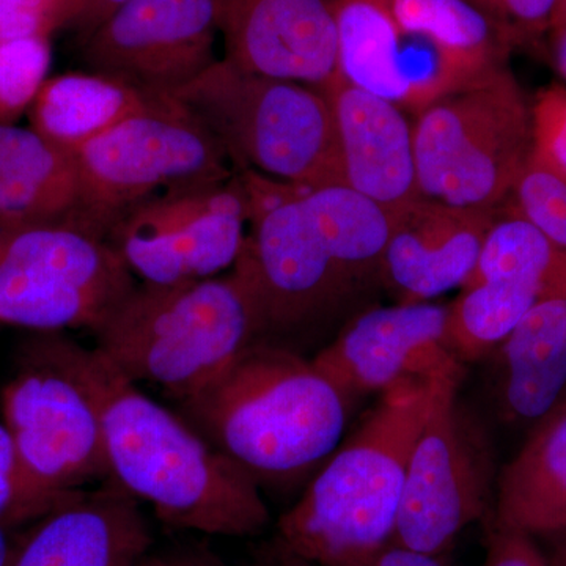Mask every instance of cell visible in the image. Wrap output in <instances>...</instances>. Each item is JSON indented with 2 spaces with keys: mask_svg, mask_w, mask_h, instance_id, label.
Returning a JSON list of instances; mask_svg holds the SVG:
<instances>
[{
  "mask_svg": "<svg viewBox=\"0 0 566 566\" xmlns=\"http://www.w3.org/2000/svg\"><path fill=\"white\" fill-rule=\"evenodd\" d=\"M238 177L251 232L233 273L255 307L260 340L296 349L382 286L394 214L348 186L301 188L255 172Z\"/></svg>",
  "mask_w": 566,
  "mask_h": 566,
  "instance_id": "6da1fadb",
  "label": "cell"
},
{
  "mask_svg": "<svg viewBox=\"0 0 566 566\" xmlns=\"http://www.w3.org/2000/svg\"><path fill=\"white\" fill-rule=\"evenodd\" d=\"M70 354L102 412L111 479L169 526L253 536L271 515L262 491L178 412L137 389L98 349L70 338Z\"/></svg>",
  "mask_w": 566,
  "mask_h": 566,
  "instance_id": "7a4b0ae2",
  "label": "cell"
},
{
  "mask_svg": "<svg viewBox=\"0 0 566 566\" xmlns=\"http://www.w3.org/2000/svg\"><path fill=\"white\" fill-rule=\"evenodd\" d=\"M177 406L178 415L256 485L282 488L333 455L349 405L303 354L256 340Z\"/></svg>",
  "mask_w": 566,
  "mask_h": 566,
  "instance_id": "3957f363",
  "label": "cell"
},
{
  "mask_svg": "<svg viewBox=\"0 0 566 566\" xmlns=\"http://www.w3.org/2000/svg\"><path fill=\"white\" fill-rule=\"evenodd\" d=\"M442 379H405L381 394L283 513V545L312 565L334 566L392 542L409 460Z\"/></svg>",
  "mask_w": 566,
  "mask_h": 566,
  "instance_id": "277c9868",
  "label": "cell"
},
{
  "mask_svg": "<svg viewBox=\"0 0 566 566\" xmlns=\"http://www.w3.org/2000/svg\"><path fill=\"white\" fill-rule=\"evenodd\" d=\"M93 334L122 375L161 387L175 403L260 340L255 307L233 271L175 285L136 283Z\"/></svg>",
  "mask_w": 566,
  "mask_h": 566,
  "instance_id": "5b68a950",
  "label": "cell"
},
{
  "mask_svg": "<svg viewBox=\"0 0 566 566\" xmlns=\"http://www.w3.org/2000/svg\"><path fill=\"white\" fill-rule=\"evenodd\" d=\"M170 98L221 142L237 174L301 188L345 186L333 106L319 88L223 59Z\"/></svg>",
  "mask_w": 566,
  "mask_h": 566,
  "instance_id": "8992f818",
  "label": "cell"
},
{
  "mask_svg": "<svg viewBox=\"0 0 566 566\" xmlns=\"http://www.w3.org/2000/svg\"><path fill=\"white\" fill-rule=\"evenodd\" d=\"M0 409L25 480L52 506L111 479L102 412L62 333H36L22 345Z\"/></svg>",
  "mask_w": 566,
  "mask_h": 566,
  "instance_id": "52a82bcc",
  "label": "cell"
},
{
  "mask_svg": "<svg viewBox=\"0 0 566 566\" xmlns=\"http://www.w3.org/2000/svg\"><path fill=\"white\" fill-rule=\"evenodd\" d=\"M412 126L423 199L504 208L532 153L531 103L509 69L431 104Z\"/></svg>",
  "mask_w": 566,
  "mask_h": 566,
  "instance_id": "ba28073f",
  "label": "cell"
},
{
  "mask_svg": "<svg viewBox=\"0 0 566 566\" xmlns=\"http://www.w3.org/2000/svg\"><path fill=\"white\" fill-rule=\"evenodd\" d=\"M85 229L106 238L134 208L164 193L237 175L221 142L174 98L134 115L73 153Z\"/></svg>",
  "mask_w": 566,
  "mask_h": 566,
  "instance_id": "9c48e42d",
  "label": "cell"
},
{
  "mask_svg": "<svg viewBox=\"0 0 566 566\" xmlns=\"http://www.w3.org/2000/svg\"><path fill=\"white\" fill-rule=\"evenodd\" d=\"M136 283L109 241L91 230L71 223L0 229V323L95 333Z\"/></svg>",
  "mask_w": 566,
  "mask_h": 566,
  "instance_id": "30bf717a",
  "label": "cell"
},
{
  "mask_svg": "<svg viewBox=\"0 0 566 566\" xmlns=\"http://www.w3.org/2000/svg\"><path fill=\"white\" fill-rule=\"evenodd\" d=\"M460 382H439L409 460L392 538L431 556H441L463 528L494 513L493 453L483 428L458 401Z\"/></svg>",
  "mask_w": 566,
  "mask_h": 566,
  "instance_id": "8fae6325",
  "label": "cell"
},
{
  "mask_svg": "<svg viewBox=\"0 0 566 566\" xmlns=\"http://www.w3.org/2000/svg\"><path fill=\"white\" fill-rule=\"evenodd\" d=\"M248 223V197L237 174L139 205L112 227L107 241L140 282L175 285L233 268Z\"/></svg>",
  "mask_w": 566,
  "mask_h": 566,
  "instance_id": "7c38bea8",
  "label": "cell"
},
{
  "mask_svg": "<svg viewBox=\"0 0 566 566\" xmlns=\"http://www.w3.org/2000/svg\"><path fill=\"white\" fill-rule=\"evenodd\" d=\"M219 0H128L84 41L91 73L170 98L214 59Z\"/></svg>",
  "mask_w": 566,
  "mask_h": 566,
  "instance_id": "4fadbf2b",
  "label": "cell"
},
{
  "mask_svg": "<svg viewBox=\"0 0 566 566\" xmlns=\"http://www.w3.org/2000/svg\"><path fill=\"white\" fill-rule=\"evenodd\" d=\"M449 305L368 308L346 324L312 364L344 395L382 394L405 379L461 378L463 363L446 344Z\"/></svg>",
  "mask_w": 566,
  "mask_h": 566,
  "instance_id": "5bb4252c",
  "label": "cell"
},
{
  "mask_svg": "<svg viewBox=\"0 0 566 566\" xmlns=\"http://www.w3.org/2000/svg\"><path fill=\"white\" fill-rule=\"evenodd\" d=\"M227 61L323 91L337 76L334 0H219Z\"/></svg>",
  "mask_w": 566,
  "mask_h": 566,
  "instance_id": "9a60e30c",
  "label": "cell"
},
{
  "mask_svg": "<svg viewBox=\"0 0 566 566\" xmlns=\"http://www.w3.org/2000/svg\"><path fill=\"white\" fill-rule=\"evenodd\" d=\"M497 211L420 197L394 212L382 260V289L398 304H420L463 286L474 273Z\"/></svg>",
  "mask_w": 566,
  "mask_h": 566,
  "instance_id": "2e32d148",
  "label": "cell"
},
{
  "mask_svg": "<svg viewBox=\"0 0 566 566\" xmlns=\"http://www.w3.org/2000/svg\"><path fill=\"white\" fill-rule=\"evenodd\" d=\"M323 92L333 106L345 186L392 214L420 199L408 114L338 73Z\"/></svg>",
  "mask_w": 566,
  "mask_h": 566,
  "instance_id": "e0dca14e",
  "label": "cell"
},
{
  "mask_svg": "<svg viewBox=\"0 0 566 566\" xmlns=\"http://www.w3.org/2000/svg\"><path fill=\"white\" fill-rule=\"evenodd\" d=\"M150 545L137 499L109 479L36 521L10 566H134Z\"/></svg>",
  "mask_w": 566,
  "mask_h": 566,
  "instance_id": "ac0fdd59",
  "label": "cell"
},
{
  "mask_svg": "<svg viewBox=\"0 0 566 566\" xmlns=\"http://www.w3.org/2000/svg\"><path fill=\"white\" fill-rule=\"evenodd\" d=\"M495 395L502 415L542 422L566 389V296L536 303L497 346Z\"/></svg>",
  "mask_w": 566,
  "mask_h": 566,
  "instance_id": "d6986e66",
  "label": "cell"
},
{
  "mask_svg": "<svg viewBox=\"0 0 566 566\" xmlns=\"http://www.w3.org/2000/svg\"><path fill=\"white\" fill-rule=\"evenodd\" d=\"M59 223L85 229L73 156L33 129L0 125V229Z\"/></svg>",
  "mask_w": 566,
  "mask_h": 566,
  "instance_id": "ffe728a7",
  "label": "cell"
},
{
  "mask_svg": "<svg viewBox=\"0 0 566 566\" xmlns=\"http://www.w3.org/2000/svg\"><path fill=\"white\" fill-rule=\"evenodd\" d=\"M493 520L534 538L566 531V400L505 465Z\"/></svg>",
  "mask_w": 566,
  "mask_h": 566,
  "instance_id": "44dd1931",
  "label": "cell"
},
{
  "mask_svg": "<svg viewBox=\"0 0 566 566\" xmlns=\"http://www.w3.org/2000/svg\"><path fill=\"white\" fill-rule=\"evenodd\" d=\"M167 98L145 95L102 74L70 73L48 77L29 109L31 129L73 155L122 122Z\"/></svg>",
  "mask_w": 566,
  "mask_h": 566,
  "instance_id": "7402d4cb",
  "label": "cell"
},
{
  "mask_svg": "<svg viewBox=\"0 0 566 566\" xmlns=\"http://www.w3.org/2000/svg\"><path fill=\"white\" fill-rule=\"evenodd\" d=\"M398 28L438 48L469 87L506 69L513 41L469 0H382Z\"/></svg>",
  "mask_w": 566,
  "mask_h": 566,
  "instance_id": "603a6c76",
  "label": "cell"
},
{
  "mask_svg": "<svg viewBox=\"0 0 566 566\" xmlns=\"http://www.w3.org/2000/svg\"><path fill=\"white\" fill-rule=\"evenodd\" d=\"M337 73L409 115L411 82L403 40L382 0H334Z\"/></svg>",
  "mask_w": 566,
  "mask_h": 566,
  "instance_id": "cb8c5ba5",
  "label": "cell"
},
{
  "mask_svg": "<svg viewBox=\"0 0 566 566\" xmlns=\"http://www.w3.org/2000/svg\"><path fill=\"white\" fill-rule=\"evenodd\" d=\"M50 66V40L0 41V125H14L31 109Z\"/></svg>",
  "mask_w": 566,
  "mask_h": 566,
  "instance_id": "d4e9b609",
  "label": "cell"
},
{
  "mask_svg": "<svg viewBox=\"0 0 566 566\" xmlns=\"http://www.w3.org/2000/svg\"><path fill=\"white\" fill-rule=\"evenodd\" d=\"M505 210L566 249V182L556 175L528 159L506 199Z\"/></svg>",
  "mask_w": 566,
  "mask_h": 566,
  "instance_id": "484cf974",
  "label": "cell"
},
{
  "mask_svg": "<svg viewBox=\"0 0 566 566\" xmlns=\"http://www.w3.org/2000/svg\"><path fill=\"white\" fill-rule=\"evenodd\" d=\"M531 161L566 182V87L551 85L531 103Z\"/></svg>",
  "mask_w": 566,
  "mask_h": 566,
  "instance_id": "4316f807",
  "label": "cell"
},
{
  "mask_svg": "<svg viewBox=\"0 0 566 566\" xmlns=\"http://www.w3.org/2000/svg\"><path fill=\"white\" fill-rule=\"evenodd\" d=\"M55 509L29 485L10 433L0 423V526L11 528L39 521Z\"/></svg>",
  "mask_w": 566,
  "mask_h": 566,
  "instance_id": "83f0119b",
  "label": "cell"
},
{
  "mask_svg": "<svg viewBox=\"0 0 566 566\" xmlns=\"http://www.w3.org/2000/svg\"><path fill=\"white\" fill-rule=\"evenodd\" d=\"M77 0H0V41L48 39L71 24Z\"/></svg>",
  "mask_w": 566,
  "mask_h": 566,
  "instance_id": "f1b7e54d",
  "label": "cell"
},
{
  "mask_svg": "<svg viewBox=\"0 0 566 566\" xmlns=\"http://www.w3.org/2000/svg\"><path fill=\"white\" fill-rule=\"evenodd\" d=\"M510 36L513 44L528 43L551 31L558 0H469Z\"/></svg>",
  "mask_w": 566,
  "mask_h": 566,
  "instance_id": "f546056e",
  "label": "cell"
},
{
  "mask_svg": "<svg viewBox=\"0 0 566 566\" xmlns=\"http://www.w3.org/2000/svg\"><path fill=\"white\" fill-rule=\"evenodd\" d=\"M486 556L483 566H549L534 536L485 521Z\"/></svg>",
  "mask_w": 566,
  "mask_h": 566,
  "instance_id": "4dcf8cb0",
  "label": "cell"
},
{
  "mask_svg": "<svg viewBox=\"0 0 566 566\" xmlns=\"http://www.w3.org/2000/svg\"><path fill=\"white\" fill-rule=\"evenodd\" d=\"M334 566H444L441 556L420 553L390 542L365 556L352 558Z\"/></svg>",
  "mask_w": 566,
  "mask_h": 566,
  "instance_id": "1f68e13d",
  "label": "cell"
},
{
  "mask_svg": "<svg viewBox=\"0 0 566 566\" xmlns=\"http://www.w3.org/2000/svg\"><path fill=\"white\" fill-rule=\"evenodd\" d=\"M126 2L128 0H77L76 14L71 25L85 41Z\"/></svg>",
  "mask_w": 566,
  "mask_h": 566,
  "instance_id": "d6a6232c",
  "label": "cell"
},
{
  "mask_svg": "<svg viewBox=\"0 0 566 566\" xmlns=\"http://www.w3.org/2000/svg\"><path fill=\"white\" fill-rule=\"evenodd\" d=\"M248 566H315L303 557L296 556L293 551L283 545L277 535L273 539L262 543L252 553Z\"/></svg>",
  "mask_w": 566,
  "mask_h": 566,
  "instance_id": "836d02e7",
  "label": "cell"
},
{
  "mask_svg": "<svg viewBox=\"0 0 566 566\" xmlns=\"http://www.w3.org/2000/svg\"><path fill=\"white\" fill-rule=\"evenodd\" d=\"M545 542L542 547L549 566H566V531L556 532V534L538 536Z\"/></svg>",
  "mask_w": 566,
  "mask_h": 566,
  "instance_id": "e575fe53",
  "label": "cell"
},
{
  "mask_svg": "<svg viewBox=\"0 0 566 566\" xmlns=\"http://www.w3.org/2000/svg\"><path fill=\"white\" fill-rule=\"evenodd\" d=\"M553 57L560 76L566 81V28L553 31Z\"/></svg>",
  "mask_w": 566,
  "mask_h": 566,
  "instance_id": "d590c367",
  "label": "cell"
},
{
  "mask_svg": "<svg viewBox=\"0 0 566 566\" xmlns=\"http://www.w3.org/2000/svg\"><path fill=\"white\" fill-rule=\"evenodd\" d=\"M18 543L10 538L9 528L0 526V566H10Z\"/></svg>",
  "mask_w": 566,
  "mask_h": 566,
  "instance_id": "8d00e7d4",
  "label": "cell"
},
{
  "mask_svg": "<svg viewBox=\"0 0 566 566\" xmlns=\"http://www.w3.org/2000/svg\"><path fill=\"white\" fill-rule=\"evenodd\" d=\"M566 28V0H558L556 13H554L553 24L551 31H558V29Z\"/></svg>",
  "mask_w": 566,
  "mask_h": 566,
  "instance_id": "74e56055",
  "label": "cell"
},
{
  "mask_svg": "<svg viewBox=\"0 0 566 566\" xmlns=\"http://www.w3.org/2000/svg\"><path fill=\"white\" fill-rule=\"evenodd\" d=\"M134 566H186L185 562L166 560V558L144 556Z\"/></svg>",
  "mask_w": 566,
  "mask_h": 566,
  "instance_id": "f35d334b",
  "label": "cell"
},
{
  "mask_svg": "<svg viewBox=\"0 0 566 566\" xmlns=\"http://www.w3.org/2000/svg\"><path fill=\"white\" fill-rule=\"evenodd\" d=\"M185 562L186 566H221L218 562L211 560V558L196 557L189 558V560Z\"/></svg>",
  "mask_w": 566,
  "mask_h": 566,
  "instance_id": "ab89813d",
  "label": "cell"
}]
</instances>
